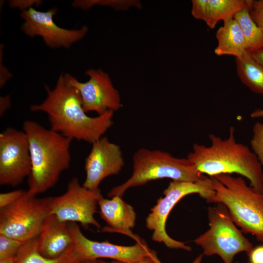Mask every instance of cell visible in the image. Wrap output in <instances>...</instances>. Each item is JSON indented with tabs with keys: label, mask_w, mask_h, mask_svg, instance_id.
I'll return each mask as SVG.
<instances>
[{
	"label": "cell",
	"mask_w": 263,
	"mask_h": 263,
	"mask_svg": "<svg viewBox=\"0 0 263 263\" xmlns=\"http://www.w3.org/2000/svg\"><path fill=\"white\" fill-rule=\"evenodd\" d=\"M191 14L197 19L203 20L205 22L207 18V0H191Z\"/></svg>",
	"instance_id": "obj_25"
},
{
	"label": "cell",
	"mask_w": 263,
	"mask_h": 263,
	"mask_svg": "<svg viewBox=\"0 0 263 263\" xmlns=\"http://www.w3.org/2000/svg\"><path fill=\"white\" fill-rule=\"evenodd\" d=\"M26 242L0 234V259L17 257Z\"/></svg>",
	"instance_id": "obj_22"
},
{
	"label": "cell",
	"mask_w": 263,
	"mask_h": 263,
	"mask_svg": "<svg viewBox=\"0 0 263 263\" xmlns=\"http://www.w3.org/2000/svg\"><path fill=\"white\" fill-rule=\"evenodd\" d=\"M208 137L209 146L194 143L187 155L197 170L209 177L240 174L249 181L250 186L256 191L263 193L262 166L248 146L236 141L234 127L229 128L226 138L211 133Z\"/></svg>",
	"instance_id": "obj_2"
},
{
	"label": "cell",
	"mask_w": 263,
	"mask_h": 263,
	"mask_svg": "<svg viewBox=\"0 0 263 263\" xmlns=\"http://www.w3.org/2000/svg\"><path fill=\"white\" fill-rule=\"evenodd\" d=\"M210 178L215 193L207 202L223 204L242 232L263 244V193L248 186L241 176L222 174Z\"/></svg>",
	"instance_id": "obj_4"
},
{
	"label": "cell",
	"mask_w": 263,
	"mask_h": 263,
	"mask_svg": "<svg viewBox=\"0 0 263 263\" xmlns=\"http://www.w3.org/2000/svg\"><path fill=\"white\" fill-rule=\"evenodd\" d=\"M214 193L212 180L209 176L196 182H170L163 192L164 197L157 200L146 220L147 228L152 231V240L163 243L171 249L190 251L191 247L187 245L185 243L175 240L168 234L166 230L168 217L175 205L185 196L197 193L207 201L214 195Z\"/></svg>",
	"instance_id": "obj_8"
},
{
	"label": "cell",
	"mask_w": 263,
	"mask_h": 263,
	"mask_svg": "<svg viewBox=\"0 0 263 263\" xmlns=\"http://www.w3.org/2000/svg\"><path fill=\"white\" fill-rule=\"evenodd\" d=\"M216 37L218 44L214 53L216 55L240 57L246 53L242 30L234 18L224 22L223 25L217 30Z\"/></svg>",
	"instance_id": "obj_17"
},
{
	"label": "cell",
	"mask_w": 263,
	"mask_h": 263,
	"mask_svg": "<svg viewBox=\"0 0 263 263\" xmlns=\"http://www.w3.org/2000/svg\"><path fill=\"white\" fill-rule=\"evenodd\" d=\"M111 198L106 199L102 196L98 201L100 215L108 225L102 228L101 231L122 233L136 242L142 241L131 231L136 218L133 207L126 203L122 197L115 196Z\"/></svg>",
	"instance_id": "obj_15"
},
{
	"label": "cell",
	"mask_w": 263,
	"mask_h": 263,
	"mask_svg": "<svg viewBox=\"0 0 263 263\" xmlns=\"http://www.w3.org/2000/svg\"><path fill=\"white\" fill-rule=\"evenodd\" d=\"M247 255L250 263H263V245L253 248Z\"/></svg>",
	"instance_id": "obj_28"
},
{
	"label": "cell",
	"mask_w": 263,
	"mask_h": 263,
	"mask_svg": "<svg viewBox=\"0 0 263 263\" xmlns=\"http://www.w3.org/2000/svg\"><path fill=\"white\" fill-rule=\"evenodd\" d=\"M8 2L10 7L19 8L22 12L33 7L34 5H39L42 1L38 0H10Z\"/></svg>",
	"instance_id": "obj_27"
},
{
	"label": "cell",
	"mask_w": 263,
	"mask_h": 263,
	"mask_svg": "<svg viewBox=\"0 0 263 263\" xmlns=\"http://www.w3.org/2000/svg\"><path fill=\"white\" fill-rule=\"evenodd\" d=\"M38 240L39 253L50 259L59 257L74 244L67 223L53 214L43 221Z\"/></svg>",
	"instance_id": "obj_16"
},
{
	"label": "cell",
	"mask_w": 263,
	"mask_h": 263,
	"mask_svg": "<svg viewBox=\"0 0 263 263\" xmlns=\"http://www.w3.org/2000/svg\"><path fill=\"white\" fill-rule=\"evenodd\" d=\"M234 263H239V262L236 261V262H235ZM247 263H250V262H247Z\"/></svg>",
	"instance_id": "obj_37"
},
{
	"label": "cell",
	"mask_w": 263,
	"mask_h": 263,
	"mask_svg": "<svg viewBox=\"0 0 263 263\" xmlns=\"http://www.w3.org/2000/svg\"><path fill=\"white\" fill-rule=\"evenodd\" d=\"M67 226L75 246L83 261L108 258L125 263H135L154 251L143 241L130 246L117 245L108 241H93L83 234L77 223L68 222Z\"/></svg>",
	"instance_id": "obj_13"
},
{
	"label": "cell",
	"mask_w": 263,
	"mask_h": 263,
	"mask_svg": "<svg viewBox=\"0 0 263 263\" xmlns=\"http://www.w3.org/2000/svg\"><path fill=\"white\" fill-rule=\"evenodd\" d=\"M31 160L23 131L8 128L0 134V185L16 187L28 177Z\"/></svg>",
	"instance_id": "obj_10"
},
{
	"label": "cell",
	"mask_w": 263,
	"mask_h": 263,
	"mask_svg": "<svg viewBox=\"0 0 263 263\" xmlns=\"http://www.w3.org/2000/svg\"><path fill=\"white\" fill-rule=\"evenodd\" d=\"M208 219L209 228L194 240L204 256L217 255L224 263H234L236 255L252 250V244L237 227L223 204L208 207Z\"/></svg>",
	"instance_id": "obj_6"
},
{
	"label": "cell",
	"mask_w": 263,
	"mask_h": 263,
	"mask_svg": "<svg viewBox=\"0 0 263 263\" xmlns=\"http://www.w3.org/2000/svg\"><path fill=\"white\" fill-rule=\"evenodd\" d=\"M89 76L85 82L79 81L68 74L71 84L79 92L84 111L94 112L101 115L109 111L118 110L122 106L118 91L114 88L108 74L101 69H89Z\"/></svg>",
	"instance_id": "obj_12"
},
{
	"label": "cell",
	"mask_w": 263,
	"mask_h": 263,
	"mask_svg": "<svg viewBox=\"0 0 263 263\" xmlns=\"http://www.w3.org/2000/svg\"><path fill=\"white\" fill-rule=\"evenodd\" d=\"M247 3V0H207L205 21L210 29L215 27L220 20L224 22L234 18Z\"/></svg>",
	"instance_id": "obj_20"
},
{
	"label": "cell",
	"mask_w": 263,
	"mask_h": 263,
	"mask_svg": "<svg viewBox=\"0 0 263 263\" xmlns=\"http://www.w3.org/2000/svg\"><path fill=\"white\" fill-rule=\"evenodd\" d=\"M82 261L75 244L57 258L43 256L38 249L37 237L23 244L17 256L16 263H79Z\"/></svg>",
	"instance_id": "obj_18"
},
{
	"label": "cell",
	"mask_w": 263,
	"mask_h": 263,
	"mask_svg": "<svg viewBox=\"0 0 263 263\" xmlns=\"http://www.w3.org/2000/svg\"><path fill=\"white\" fill-rule=\"evenodd\" d=\"M135 263H162L157 256L156 252L154 250L153 252L141 260Z\"/></svg>",
	"instance_id": "obj_30"
},
{
	"label": "cell",
	"mask_w": 263,
	"mask_h": 263,
	"mask_svg": "<svg viewBox=\"0 0 263 263\" xmlns=\"http://www.w3.org/2000/svg\"><path fill=\"white\" fill-rule=\"evenodd\" d=\"M79 263H98V260L92 259L82 261Z\"/></svg>",
	"instance_id": "obj_36"
},
{
	"label": "cell",
	"mask_w": 263,
	"mask_h": 263,
	"mask_svg": "<svg viewBox=\"0 0 263 263\" xmlns=\"http://www.w3.org/2000/svg\"><path fill=\"white\" fill-rule=\"evenodd\" d=\"M23 129L31 160L28 189L37 195L55 186L61 174L69 168L72 140L32 120L24 122Z\"/></svg>",
	"instance_id": "obj_3"
},
{
	"label": "cell",
	"mask_w": 263,
	"mask_h": 263,
	"mask_svg": "<svg viewBox=\"0 0 263 263\" xmlns=\"http://www.w3.org/2000/svg\"><path fill=\"white\" fill-rule=\"evenodd\" d=\"M98 263H125L121 261H116V260H113L111 262H107V261H105L102 260H98Z\"/></svg>",
	"instance_id": "obj_35"
},
{
	"label": "cell",
	"mask_w": 263,
	"mask_h": 263,
	"mask_svg": "<svg viewBox=\"0 0 263 263\" xmlns=\"http://www.w3.org/2000/svg\"><path fill=\"white\" fill-rule=\"evenodd\" d=\"M237 75L242 82L252 92L263 94V66L248 53L235 57Z\"/></svg>",
	"instance_id": "obj_19"
},
{
	"label": "cell",
	"mask_w": 263,
	"mask_h": 263,
	"mask_svg": "<svg viewBox=\"0 0 263 263\" xmlns=\"http://www.w3.org/2000/svg\"><path fill=\"white\" fill-rule=\"evenodd\" d=\"M250 16L263 33V0H249Z\"/></svg>",
	"instance_id": "obj_24"
},
{
	"label": "cell",
	"mask_w": 263,
	"mask_h": 263,
	"mask_svg": "<svg viewBox=\"0 0 263 263\" xmlns=\"http://www.w3.org/2000/svg\"><path fill=\"white\" fill-rule=\"evenodd\" d=\"M249 54L256 61L263 66V48Z\"/></svg>",
	"instance_id": "obj_31"
},
{
	"label": "cell",
	"mask_w": 263,
	"mask_h": 263,
	"mask_svg": "<svg viewBox=\"0 0 263 263\" xmlns=\"http://www.w3.org/2000/svg\"><path fill=\"white\" fill-rule=\"evenodd\" d=\"M26 190L19 189L0 194V209L10 206L19 199Z\"/></svg>",
	"instance_id": "obj_26"
},
{
	"label": "cell",
	"mask_w": 263,
	"mask_h": 263,
	"mask_svg": "<svg viewBox=\"0 0 263 263\" xmlns=\"http://www.w3.org/2000/svg\"><path fill=\"white\" fill-rule=\"evenodd\" d=\"M249 2V0H247L246 6L238 12L234 19L242 30L246 52L251 53L263 48V33L250 16Z\"/></svg>",
	"instance_id": "obj_21"
},
{
	"label": "cell",
	"mask_w": 263,
	"mask_h": 263,
	"mask_svg": "<svg viewBox=\"0 0 263 263\" xmlns=\"http://www.w3.org/2000/svg\"><path fill=\"white\" fill-rule=\"evenodd\" d=\"M203 256V254H200L194 260L192 263H202Z\"/></svg>",
	"instance_id": "obj_34"
},
{
	"label": "cell",
	"mask_w": 263,
	"mask_h": 263,
	"mask_svg": "<svg viewBox=\"0 0 263 263\" xmlns=\"http://www.w3.org/2000/svg\"><path fill=\"white\" fill-rule=\"evenodd\" d=\"M57 11L56 7L46 11H39L31 7L21 12L20 17L24 21L21 26V31L30 37H41L45 44L51 48H69L85 36L88 28L85 25L73 30L58 26L54 20Z\"/></svg>",
	"instance_id": "obj_11"
},
{
	"label": "cell",
	"mask_w": 263,
	"mask_h": 263,
	"mask_svg": "<svg viewBox=\"0 0 263 263\" xmlns=\"http://www.w3.org/2000/svg\"><path fill=\"white\" fill-rule=\"evenodd\" d=\"M250 117L252 118H263V109H256L251 113Z\"/></svg>",
	"instance_id": "obj_32"
},
{
	"label": "cell",
	"mask_w": 263,
	"mask_h": 263,
	"mask_svg": "<svg viewBox=\"0 0 263 263\" xmlns=\"http://www.w3.org/2000/svg\"><path fill=\"white\" fill-rule=\"evenodd\" d=\"M17 257H7L0 259V263H16Z\"/></svg>",
	"instance_id": "obj_33"
},
{
	"label": "cell",
	"mask_w": 263,
	"mask_h": 263,
	"mask_svg": "<svg viewBox=\"0 0 263 263\" xmlns=\"http://www.w3.org/2000/svg\"><path fill=\"white\" fill-rule=\"evenodd\" d=\"M252 151L263 166V123L257 122L252 128V135L250 140Z\"/></svg>",
	"instance_id": "obj_23"
},
{
	"label": "cell",
	"mask_w": 263,
	"mask_h": 263,
	"mask_svg": "<svg viewBox=\"0 0 263 263\" xmlns=\"http://www.w3.org/2000/svg\"><path fill=\"white\" fill-rule=\"evenodd\" d=\"M85 159V180L83 186L88 189H99L101 182L106 177L116 175L125 165L120 147L102 136L94 142Z\"/></svg>",
	"instance_id": "obj_14"
},
{
	"label": "cell",
	"mask_w": 263,
	"mask_h": 263,
	"mask_svg": "<svg viewBox=\"0 0 263 263\" xmlns=\"http://www.w3.org/2000/svg\"><path fill=\"white\" fill-rule=\"evenodd\" d=\"M45 87L46 98L40 104L32 105L30 110L46 113L51 130L72 140L93 144L113 125L112 111L95 117L87 114L79 93L71 84L67 73L60 75L53 89Z\"/></svg>",
	"instance_id": "obj_1"
},
{
	"label": "cell",
	"mask_w": 263,
	"mask_h": 263,
	"mask_svg": "<svg viewBox=\"0 0 263 263\" xmlns=\"http://www.w3.org/2000/svg\"><path fill=\"white\" fill-rule=\"evenodd\" d=\"M102 197L99 188L88 189L80 184L76 177H74L63 194L53 197L50 214H54L63 222L79 223L84 227L93 225L100 229L101 225L94 215Z\"/></svg>",
	"instance_id": "obj_9"
},
{
	"label": "cell",
	"mask_w": 263,
	"mask_h": 263,
	"mask_svg": "<svg viewBox=\"0 0 263 263\" xmlns=\"http://www.w3.org/2000/svg\"><path fill=\"white\" fill-rule=\"evenodd\" d=\"M0 104V116L1 117L6 111L10 107L11 99L10 96H1Z\"/></svg>",
	"instance_id": "obj_29"
},
{
	"label": "cell",
	"mask_w": 263,
	"mask_h": 263,
	"mask_svg": "<svg viewBox=\"0 0 263 263\" xmlns=\"http://www.w3.org/2000/svg\"><path fill=\"white\" fill-rule=\"evenodd\" d=\"M132 161V176L123 184L113 188L108 193V197H122L129 188L152 180L169 178L172 181L196 182L207 177L199 173L187 157H176L158 150L141 148L133 154Z\"/></svg>",
	"instance_id": "obj_5"
},
{
	"label": "cell",
	"mask_w": 263,
	"mask_h": 263,
	"mask_svg": "<svg viewBox=\"0 0 263 263\" xmlns=\"http://www.w3.org/2000/svg\"><path fill=\"white\" fill-rule=\"evenodd\" d=\"M37 195L28 189L15 203L0 209V234L24 242L38 237L53 197Z\"/></svg>",
	"instance_id": "obj_7"
}]
</instances>
